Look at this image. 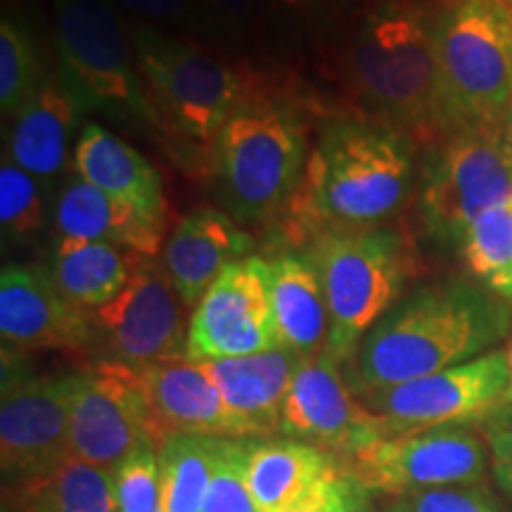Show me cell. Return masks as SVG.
Wrapping results in <instances>:
<instances>
[{
	"label": "cell",
	"instance_id": "cell-1",
	"mask_svg": "<svg viewBox=\"0 0 512 512\" xmlns=\"http://www.w3.org/2000/svg\"><path fill=\"white\" fill-rule=\"evenodd\" d=\"M413 140L366 117L330 119L311 143L285 207L292 240L382 228L413 192Z\"/></svg>",
	"mask_w": 512,
	"mask_h": 512
},
{
	"label": "cell",
	"instance_id": "cell-2",
	"mask_svg": "<svg viewBox=\"0 0 512 512\" xmlns=\"http://www.w3.org/2000/svg\"><path fill=\"white\" fill-rule=\"evenodd\" d=\"M508 299L472 283L420 287L377 320L349 358L358 396L489 354L508 335Z\"/></svg>",
	"mask_w": 512,
	"mask_h": 512
},
{
	"label": "cell",
	"instance_id": "cell-3",
	"mask_svg": "<svg viewBox=\"0 0 512 512\" xmlns=\"http://www.w3.org/2000/svg\"><path fill=\"white\" fill-rule=\"evenodd\" d=\"M344 74L363 117L413 143L434 145L465 126L448 102L432 27L406 0H377L363 12Z\"/></svg>",
	"mask_w": 512,
	"mask_h": 512
},
{
	"label": "cell",
	"instance_id": "cell-4",
	"mask_svg": "<svg viewBox=\"0 0 512 512\" xmlns=\"http://www.w3.org/2000/svg\"><path fill=\"white\" fill-rule=\"evenodd\" d=\"M309 133L294 107L252 91L216 138V192L233 221L261 223L287 207L309 157Z\"/></svg>",
	"mask_w": 512,
	"mask_h": 512
},
{
	"label": "cell",
	"instance_id": "cell-5",
	"mask_svg": "<svg viewBox=\"0 0 512 512\" xmlns=\"http://www.w3.org/2000/svg\"><path fill=\"white\" fill-rule=\"evenodd\" d=\"M302 254L318 271L328 302L325 354L347 366L368 330L401 299L418 256L411 240L389 226L323 235Z\"/></svg>",
	"mask_w": 512,
	"mask_h": 512
},
{
	"label": "cell",
	"instance_id": "cell-6",
	"mask_svg": "<svg viewBox=\"0 0 512 512\" xmlns=\"http://www.w3.org/2000/svg\"><path fill=\"white\" fill-rule=\"evenodd\" d=\"M133 53L166 136L214 155L230 114L254 88L238 69L188 38L150 24L133 29Z\"/></svg>",
	"mask_w": 512,
	"mask_h": 512
},
{
	"label": "cell",
	"instance_id": "cell-7",
	"mask_svg": "<svg viewBox=\"0 0 512 512\" xmlns=\"http://www.w3.org/2000/svg\"><path fill=\"white\" fill-rule=\"evenodd\" d=\"M441 79L460 124L505 126L512 110V19L501 0L451 5L432 27Z\"/></svg>",
	"mask_w": 512,
	"mask_h": 512
},
{
	"label": "cell",
	"instance_id": "cell-8",
	"mask_svg": "<svg viewBox=\"0 0 512 512\" xmlns=\"http://www.w3.org/2000/svg\"><path fill=\"white\" fill-rule=\"evenodd\" d=\"M67 79L86 100L145 131H162L140 76L133 38L107 0H50ZM166 136V133H164Z\"/></svg>",
	"mask_w": 512,
	"mask_h": 512
},
{
	"label": "cell",
	"instance_id": "cell-9",
	"mask_svg": "<svg viewBox=\"0 0 512 512\" xmlns=\"http://www.w3.org/2000/svg\"><path fill=\"white\" fill-rule=\"evenodd\" d=\"M420 211L427 233L458 247L484 211L512 200L505 126H463L432 145L422 169Z\"/></svg>",
	"mask_w": 512,
	"mask_h": 512
},
{
	"label": "cell",
	"instance_id": "cell-10",
	"mask_svg": "<svg viewBox=\"0 0 512 512\" xmlns=\"http://www.w3.org/2000/svg\"><path fill=\"white\" fill-rule=\"evenodd\" d=\"M98 361L145 366L178 361L188 347V306L162 264L145 256L112 302L91 311Z\"/></svg>",
	"mask_w": 512,
	"mask_h": 512
},
{
	"label": "cell",
	"instance_id": "cell-11",
	"mask_svg": "<svg viewBox=\"0 0 512 512\" xmlns=\"http://www.w3.org/2000/svg\"><path fill=\"white\" fill-rule=\"evenodd\" d=\"M486 444L475 427L444 425L382 437L349 453L347 472L380 494L411 496L484 477Z\"/></svg>",
	"mask_w": 512,
	"mask_h": 512
},
{
	"label": "cell",
	"instance_id": "cell-12",
	"mask_svg": "<svg viewBox=\"0 0 512 512\" xmlns=\"http://www.w3.org/2000/svg\"><path fill=\"white\" fill-rule=\"evenodd\" d=\"M19 354L3 351L0 465L5 482L22 486L53 472L69 453L74 373L29 375Z\"/></svg>",
	"mask_w": 512,
	"mask_h": 512
},
{
	"label": "cell",
	"instance_id": "cell-13",
	"mask_svg": "<svg viewBox=\"0 0 512 512\" xmlns=\"http://www.w3.org/2000/svg\"><path fill=\"white\" fill-rule=\"evenodd\" d=\"M508 384V356L494 349L460 366L377 389L361 399L380 415L392 437L484 420L508 403Z\"/></svg>",
	"mask_w": 512,
	"mask_h": 512
},
{
	"label": "cell",
	"instance_id": "cell-14",
	"mask_svg": "<svg viewBox=\"0 0 512 512\" xmlns=\"http://www.w3.org/2000/svg\"><path fill=\"white\" fill-rule=\"evenodd\" d=\"M280 347L268 297V261L247 256L223 271L190 316L185 361H216Z\"/></svg>",
	"mask_w": 512,
	"mask_h": 512
},
{
	"label": "cell",
	"instance_id": "cell-15",
	"mask_svg": "<svg viewBox=\"0 0 512 512\" xmlns=\"http://www.w3.org/2000/svg\"><path fill=\"white\" fill-rule=\"evenodd\" d=\"M143 444H152L150 425L131 368L95 361L91 368L74 373L69 453L83 463L114 472Z\"/></svg>",
	"mask_w": 512,
	"mask_h": 512
},
{
	"label": "cell",
	"instance_id": "cell-16",
	"mask_svg": "<svg viewBox=\"0 0 512 512\" xmlns=\"http://www.w3.org/2000/svg\"><path fill=\"white\" fill-rule=\"evenodd\" d=\"M280 434L349 456L370 441L389 437V430L351 389L342 363L323 351L299 363L287 389Z\"/></svg>",
	"mask_w": 512,
	"mask_h": 512
},
{
	"label": "cell",
	"instance_id": "cell-17",
	"mask_svg": "<svg viewBox=\"0 0 512 512\" xmlns=\"http://www.w3.org/2000/svg\"><path fill=\"white\" fill-rule=\"evenodd\" d=\"M3 351H74L93 354L91 313L69 302L48 266L5 264L0 273Z\"/></svg>",
	"mask_w": 512,
	"mask_h": 512
},
{
	"label": "cell",
	"instance_id": "cell-18",
	"mask_svg": "<svg viewBox=\"0 0 512 512\" xmlns=\"http://www.w3.org/2000/svg\"><path fill=\"white\" fill-rule=\"evenodd\" d=\"M128 368L143 396L150 439L157 448L171 437L235 439L221 392L200 363L178 358Z\"/></svg>",
	"mask_w": 512,
	"mask_h": 512
},
{
	"label": "cell",
	"instance_id": "cell-19",
	"mask_svg": "<svg viewBox=\"0 0 512 512\" xmlns=\"http://www.w3.org/2000/svg\"><path fill=\"white\" fill-rule=\"evenodd\" d=\"M304 358L285 347L235 358L200 361L226 403L235 439L280 434L287 389Z\"/></svg>",
	"mask_w": 512,
	"mask_h": 512
},
{
	"label": "cell",
	"instance_id": "cell-20",
	"mask_svg": "<svg viewBox=\"0 0 512 512\" xmlns=\"http://www.w3.org/2000/svg\"><path fill=\"white\" fill-rule=\"evenodd\" d=\"M86 100L69 79L50 76L24 110L12 119L5 155L41 183L55 181L72 155L74 138L81 136Z\"/></svg>",
	"mask_w": 512,
	"mask_h": 512
},
{
	"label": "cell",
	"instance_id": "cell-21",
	"mask_svg": "<svg viewBox=\"0 0 512 512\" xmlns=\"http://www.w3.org/2000/svg\"><path fill=\"white\" fill-rule=\"evenodd\" d=\"M252 245L254 240L226 211L195 209L166 238L162 266L183 304L195 309L230 264L247 259Z\"/></svg>",
	"mask_w": 512,
	"mask_h": 512
},
{
	"label": "cell",
	"instance_id": "cell-22",
	"mask_svg": "<svg viewBox=\"0 0 512 512\" xmlns=\"http://www.w3.org/2000/svg\"><path fill=\"white\" fill-rule=\"evenodd\" d=\"M74 171L86 183L128 204L138 214L166 228L162 176L136 147L100 124H86L74 145Z\"/></svg>",
	"mask_w": 512,
	"mask_h": 512
},
{
	"label": "cell",
	"instance_id": "cell-23",
	"mask_svg": "<svg viewBox=\"0 0 512 512\" xmlns=\"http://www.w3.org/2000/svg\"><path fill=\"white\" fill-rule=\"evenodd\" d=\"M53 226L57 240L107 242L150 259L162 249L166 230L79 176L62 185L53 204Z\"/></svg>",
	"mask_w": 512,
	"mask_h": 512
},
{
	"label": "cell",
	"instance_id": "cell-24",
	"mask_svg": "<svg viewBox=\"0 0 512 512\" xmlns=\"http://www.w3.org/2000/svg\"><path fill=\"white\" fill-rule=\"evenodd\" d=\"M268 261V297L280 347L297 356L323 354L330 337V311L318 271L304 254H278Z\"/></svg>",
	"mask_w": 512,
	"mask_h": 512
},
{
	"label": "cell",
	"instance_id": "cell-25",
	"mask_svg": "<svg viewBox=\"0 0 512 512\" xmlns=\"http://www.w3.org/2000/svg\"><path fill=\"white\" fill-rule=\"evenodd\" d=\"M323 448L297 439L249 441L247 489L256 512H292L335 470Z\"/></svg>",
	"mask_w": 512,
	"mask_h": 512
},
{
	"label": "cell",
	"instance_id": "cell-26",
	"mask_svg": "<svg viewBox=\"0 0 512 512\" xmlns=\"http://www.w3.org/2000/svg\"><path fill=\"white\" fill-rule=\"evenodd\" d=\"M143 259V254L107 242L60 238L48 273L69 302L91 313L124 290Z\"/></svg>",
	"mask_w": 512,
	"mask_h": 512
},
{
	"label": "cell",
	"instance_id": "cell-27",
	"mask_svg": "<svg viewBox=\"0 0 512 512\" xmlns=\"http://www.w3.org/2000/svg\"><path fill=\"white\" fill-rule=\"evenodd\" d=\"M19 489L27 512H119L114 472L74 456Z\"/></svg>",
	"mask_w": 512,
	"mask_h": 512
},
{
	"label": "cell",
	"instance_id": "cell-28",
	"mask_svg": "<svg viewBox=\"0 0 512 512\" xmlns=\"http://www.w3.org/2000/svg\"><path fill=\"white\" fill-rule=\"evenodd\" d=\"M460 254L475 278L498 297L512 299V200L484 211L460 240Z\"/></svg>",
	"mask_w": 512,
	"mask_h": 512
},
{
	"label": "cell",
	"instance_id": "cell-29",
	"mask_svg": "<svg viewBox=\"0 0 512 512\" xmlns=\"http://www.w3.org/2000/svg\"><path fill=\"white\" fill-rule=\"evenodd\" d=\"M214 437H171L159 456L164 512H202L211 477Z\"/></svg>",
	"mask_w": 512,
	"mask_h": 512
},
{
	"label": "cell",
	"instance_id": "cell-30",
	"mask_svg": "<svg viewBox=\"0 0 512 512\" xmlns=\"http://www.w3.org/2000/svg\"><path fill=\"white\" fill-rule=\"evenodd\" d=\"M46 76L24 22L5 10L0 22V112L15 119L34 98Z\"/></svg>",
	"mask_w": 512,
	"mask_h": 512
},
{
	"label": "cell",
	"instance_id": "cell-31",
	"mask_svg": "<svg viewBox=\"0 0 512 512\" xmlns=\"http://www.w3.org/2000/svg\"><path fill=\"white\" fill-rule=\"evenodd\" d=\"M48 202L43 183L3 152L0 164V228L3 238L27 240L46 226Z\"/></svg>",
	"mask_w": 512,
	"mask_h": 512
},
{
	"label": "cell",
	"instance_id": "cell-32",
	"mask_svg": "<svg viewBox=\"0 0 512 512\" xmlns=\"http://www.w3.org/2000/svg\"><path fill=\"white\" fill-rule=\"evenodd\" d=\"M252 439L214 437L211 477L202 512H256L247 489V456Z\"/></svg>",
	"mask_w": 512,
	"mask_h": 512
},
{
	"label": "cell",
	"instance_id": "cell-33",
	"mask_svg": "<svg viewBox=\"0 0 512 512\" xmlns=\"http://www.w3.org/2000/svg\"><path fill=\"white\" fill-rule=\"evenodd\" d=\"M119 512H164L157 446L143 444L114 470Z\"/></svg>",
	"mask_w": 512,
	"mask_h": 512
},
{
	"label": "cell",
	"instance_id": "cell-34",
	"mask_svg": "<svg viewBox=\"0 0 512 512\" xmlns=\"http://www.w3.org/2000/svg\"><path fill=\"white\" fill-rule=\"evenodd\" d=\"M292 512H370V491L347 470L335 467Z\"/></svg>",
	"mask_w": 512,
	"mask_h": 512
},
{
	"label": "cell",
	"instance_id": "cell-35",
	"mask_svg": "<svg viewBox=\"0 0 512 512\" xmlns=\"http://www.w3.org/2000/svg\"><path fill=\"white\" fill-rule=\"evenodd\" d=\"M403 512H498L489 496L470 486H441L418 494L403 496L399 503Z\"/></svg>",
	"mask_w": 512,
	"mask_h": 512
},
{
	"label": "cell",
	"instance_id": "cell-36",
	"mask_svg": "<svg viewBox=\"0 0 512 512\" xmlns=\"http://www.w3.org/2000/svg\"><path fill=\"white\" fill-rule=\"evenodd\" d=\"M486 446L498 484L512 496V403L496 408L482 420Z\"/></svg>",
	"mask_w": 512,
	"mask_h": 512
},
{
	"label": "cell",
	"instance_id": "cell-37",
	"mask_svg": "<svg viewBox=\"0 0 512 512\" xmlns=\"http://www.w3.org/2000/svg\"><path fill=\"white\" fill-rule=\"evenodd\" d=\"M128 12L157 24H181L192 17L188 0H119Z\"/></svg>",
	"mask_w": 512,
	"mask_h": 512
},
{
	"label": "cell",
	"instance_id": "cell-38",
	"mask_svg": "<svg viewBox=\"0 0 512 512\" xmlns=\"http://www.w3.org/2000/svg\"><path fill=\"white\" fill-rule=\"evenodd\" d=\"M204 3H207V8L214 10L216 15L233 24L247 22L254 12V0H204Z\"/></svg>",
	"mask_w": 512,
	"mask_h": 512
},
{
	"label": "cell",
	"instance_id": "cell-39",
	"mask_svg": "<svg viewBox=\"0 0 512 512\" xmlns=\"http://www.w3.org/2000/svg\"><path fill=\"white\" fill-rule=\"evenodd\" d=\"M271 3H275L278 8H285V10H302V8H309V5L316 3V0H271Z\"/></svg>",
	"mask_w": 512,
	"mask_h": 512
},
{
	"label": "cell",
	"instance_id": "cell-40",
	"mask_svg": "<svg viewBox=\"0 0 512 512\" xmlns=\"http://www.w3.org/2000/svg\"><path fill=\"white\" fill-rule=\"evenodd\" d=\"M505 140H508V155H510V166H512V110H510L508 124H505Z\"/></svg>",
	"mask_w": 512,
	"mask_h": 512
},
{
	"label": "cell",
	"instance_id": "cell-41",
	"mask_svg": "<svg viewBox=\"0 0 512 512\" xmlns=\"http://www.w3.org/2000/svg\"><path fill=\"white\" fill-rule=\"evenodd\" d=\"M505 356H508V370H510V384H508V403H512V342L508 351H505Z\"/></svg>",
	"mask_w": 512,
	"mask_h": 512
},
{
	"label": "cell",
	"instance_id": "cell-42",
	"mask_svg": "<svg viewBox=\"0 0 512 512\" xmlns=\"http://www.w3.org/2000/svg\"><path fill=\"white\" fill-rule=\"evenodd\" d=\"M501 5L505 10H508V15H510V19H512V0H501Z\"/></svg>",
	"mask_w": 512,
	"mask_h": 512
},
{
	"label": "cell",
	"instance_id": "cell-43",
	"mask_svg": "<svg viewBox=\"0 0 512 512\" xmlns=\"http://www.w3.org/2000/svg\"><path fill=\"white\" fill-rule=\"evenodd\" d=\"M382 512H403V510L399 508V505H392V508H384Z\"/></svg>",
	"mask_w": 512,
	"mask_h": 512
},
{
	"label": "cell",
	"instance_id": "cell-44",
	"mask_svg": "<svg viewBox=\"0 0 512 512\" xmlns=\"http://www.w3.org/2000/svg\"><path fill=\"white\" fill-rule=\"evenodd\" d=\"M451 3H453V5H458V3H467V0H451Z\"/></svg>",
	"mask_w": 512,
	"mask_h": 512
}]
</instances>
